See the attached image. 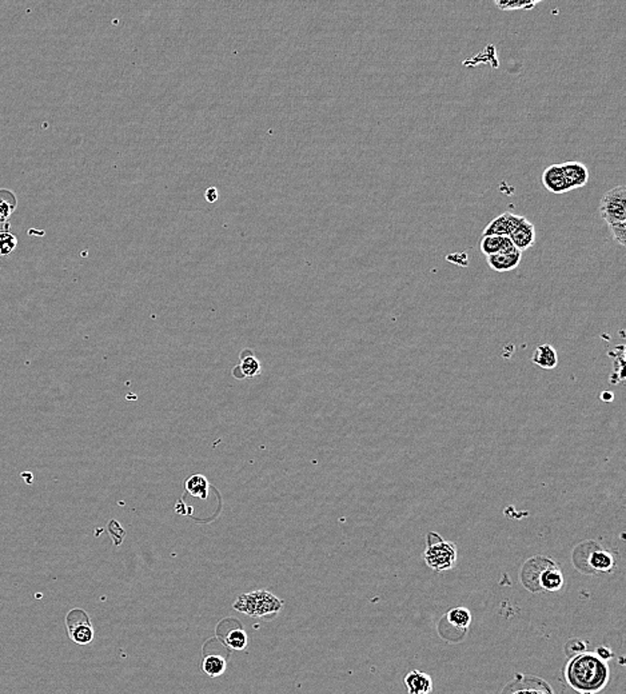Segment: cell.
I'll return each mask as SVG.
<instances>
[{
    "instance_id": "6da1fadb",
    "label": "cell",
    "mask_w": 626,
    "mask_h": 694,
    "mask_svg": "<svg viewBox=\"0 0 626 694\" xmlns=\"http://www.w3.org/2000/svg\"><path fill=\"white\" fill-rule=\"evenodd\" d=\"M565 679L577 693L597 694L608 685L611 669L608 661L596 653H580L571 657L565 669Z\"/></svg>"
},
{
    "instance_id": "7a4b0ae2",
    "label": "cell",
    "mask_w": 626,
    "mask_h": 694,
    "mask_svg": "<svg viewBox=\"0 0 626 694\" xmlns=\"http://www.w3.org/2000/svg\"><path fill=\"white\" fill-rule=\"evenodd\" d=\"M571 561L576 569L587 576L609 574L617 568V561L612 552L601 547L594 541L578 543L573 550Z\"/></svg>"
},
{
    "instance_id": "3957f363",
    "label": "cell",
    "mask_w": 626,
    "mask_h": 694,
    "mask_svg": "<svg viewBox=\"0 0 626 694\" xmlns=\"http://www.w3.org/2000/svg\"><path fill=\"white\" fill-rule=\"evenodd\" d=\"M283 601L267 590H254L236 599L234 609L252 618L274 620L283 609Z\"/></svg>"
},
{
    "instance_id": "277c9868",
    "label": "cell",
    "mask_w": 626,
    "mask_h": 694,
    "mask_svg": "<svg viewBox=\"0 0 626 694\" xmlns=\"http://www.w3.org/2000/svg\"><path fill=\"white\" fill-rule=\"evenodd\" d=\"M423 559L430 569L442 573L453 569L457 562V549L453 542L445 541L438 533L430 531L426 537Z\"/></svg>"
},
{
    "instance_id": "5b68a950",
    "label": "cell",
    "mask_w": 626,
    "mask_h": 694,
    "mask_svg": "<svg viewBox=\"0 0 626 694\" xmlns=\"http://www.w3.org/2000/svg\"><path fill=\"white\" fill-rule=\"evenodd\" d=\"M472 624V613L466 608H453L438 624V633L447 642H461L466 637Z\"/></svg>"
},
{
    "instance_id": "8992f818",
    "label": "cell",
    "mask_w": 626,
    "mask_h": 694,
    "mask_svg": "<svg viewBox=\"0 0 626 694\" xmlns=\"http://www.w3.org/2000/svg\"><path fill=\"white\" fill-rule=\"evenodd\" d=\"M599 210L602 221L606 224L626 222L625 186H615L602 195Z\"/></svg>"
},
{
    "instance_id": "52a82bcc",
    "label": "cell",
    "mask_w": 626,
    "mask_h": 694,
    "mask_svg": "<svg viewBox=\"0 0 626 694\" xmlns=\"http://www.w3.org/2000/svg\"><path fill=\"white\" fill-rule=\"evenodd\" d=\"M557 564L552 558L546 555H534L529 558L519 573V580L522 585L531 592V593H540L541 587L540 583L543 578V573Z\"/></svg>"
},
{
    "instance_id": "ba28073f",
    "label": "cell",
    "mask_w": 626,
    "mask_h": 694,
    "mask_svg": "<svg viewBox=\"0 0 626 694\" xmlns=\"http://www.w3.org/2000/svg\"><path fill=\"white\" fill-rule=\"evenodd\" d=\"M501 694H554L552 686L546 681L529 676V674H515V679L509 681Z\"/></svg>"
},
{
    "instance_id": "9c48e42d",
    "label": "cell",
    "mask_w": 626,
    "mask_h": 694,
    "mask_svg": "<svg viewBox=\"0 0 626 694\" xmlns=\"http://www.w3.org/2000/svg\"><path fill=\"white\" fill-rule=\"evenodd\" d=\"M67 629L71 639L79 645H87L94 639V627L91 625V621L88 615L81 609H74L69 613L67 620Z\"/></svg>"
},
{
    "instance_id": "30bf717a",
    "label": "cell",
    "mask_w": 626,
    "mask_h": 694,
    "mask_svg": "<svg viewBox=\"0 0 626 694\" xmlns=\"http://www.w3.org/2000/svg\"><path fill=\"white\" fill-rule=\"evenodd\" d=\"M524 219V217L517 215L515 212L505 211L497 218H494L491 222L487 224L485 230L482 231V236H509L519 222Z\"/></svg>"
},
{
    "instance_id": "8fae6325",
    "label": "cell",
    "mask_w": 626,
    "mask_h": 694,
    "mask_svg": "<svg viewBox=\"0 0 626 694\" xmlns=\"http://www.w3.org/2000/svg\"><path fill=\"white\" fill-rule=\"evenodd\" d=\"M543 184L547 191L553 194H564L571 191L569 183L566 181L564 168L561 165H552L545 168L543 174Z\"/></svg>"
},
{
    "instance_id": "7c38bea8",
    "label": "cell",
    "mask_w": 626,
    "mask_h": 694,
    "mask_svg": "<svg viewBox=\"0 0 626 694\" xmlns=\"http://www.w3.org/2000/svg\"><path fill=\"white\" fill-rule=\"evenodd\" d=\"M509 239L515 245V249L522 252V251L530 249L534 242H536V227L533 223L529 222L525 217L519 222V224L515 229V231L509 236Z\"/></svg>"
},
{
    "instance_id": "4fadbf2b",
    "label": "cell",
    "mask_w": 626,
    "mask_h": 694,
    "mask_svg": "<svg viewBox=\"0 0 626 694\" xmlns=\"http://www.w3.org/2000/svg\"><path fill=\"white\" fill-rule=\"evenodd\" d=\"M479 247L486 257L496 254H515L518 251L512 243V240L509 239V236H482Z\"/></svg>"
},
{
    "instance_id": "5bb4252c",
    "label": "cell",
    "mask_w": 626,
    "mask_h": 694,
    "mask_svg": "<svg viewBox=\"0 0 626 694\" xmlns=\"http://www.w3.org/2000/svg\"><path fill=\"white\" fill-rule=\"evenodd\" d=\"M226 624H227L226 632H219V637L222 639L223 644L233 651H245L249 644V637L243 630V627L236 621L231 622L233 626H230V621H226Z\"/></svg>"
},
{
    "instance_id": "9a60e30c",
    "label": "cell",
    "mask_w": 626,
    "mask_h": 694,
    "mask_svg": "<svg viewBox=\"0 0 626 694\" xmlns=\"http://www.w3.org/2000/svg\"><path fill=\"white\" fill-rule=\"evenodd\" d=\"M561 166L564 168V172H565V177L569 183L571 190L581 189L587 184L589 170L584 163L577 162V161H571V162L562 163Z\"/></svg>"
},
{
    "instance_id": "2e32d148",
    "label": "cell",
    "mask_w": 626,
    "mask_h": 694,
    "mask_svg": "<svg viewBox=\"0 0 626 694\" xmlns=\"http://www.w3.org/2000/svg\"><path fill=\"white\" fill-rule=\"evenodd\" d=\"M404 685L410 694H430L434 688L432 677L421 670L410 672L404 679Z\"/></svg>"
},
{
    "instance_id": "e0dca14e",
    "label": "cell",
    "mask_w": 626,
    "mask_h": 694,
    "mask_svg": "<svg viewBox=\"0 0 626 694\" xmlns=\"http://www.w3.org/2000/svg\"><path fill=\"white\" fill-rule=\"evenodd\" d=\"M522 259V252L517 251L515 254H496L486 257L487 264L490 266L491 270L497 273H508L517 268V266L521 264Z\"/></svg>"
},
{
    "instance_id": "ac0fdd59",
    "label": "cell",
    "mask_w": 626,
    "mask_h": 694,
    "mask_svg": "<svg viewBox=\"0 0 626 694\" xmlns=\"http://www.w3.org/2000/svg\"><path fill=\"white\" fill-rule=\"evenodd\" d=\"M531 361L533 363H536L537 366L546 369V370L556 369L557 365H558V354H557L556 348L549 343L540 345L534 350Z\"/></svg>"
},
{
    "instance_id": "d6986e66",
    "label": "cell",
    "mask_w": 626,
    "mask_h": 694,
    "mask_svg": "<svg viewBox=\"0 0 626 694\" xmlns=\"http://www.w3.org/2000/svg\"><path fill=\"white\" fill-rule=\"evenodd\" d=\"M562 586H564L562 571L559 569L558 564H554L553 566H550L543 573L541 583H540L541 592H552L553 593V592L561 590Z\"/></svg>"
},
{
    "instance_id": "ffe728a7",
    "label": "cell",
    "mask_w": 626,
    "mask_h": 694,
    "mask_svg": "<svg viewBox=\"0 0 626 694\" xmlns=\"http://www.w3.org/2000/svg\"><path fill=\"white\" fill-rule=\"evenodd\" d=\"M247 353L249 354H246V351H243V354L240 355L239 365L233 372V373H238V372L240 373L238 379H243L246 376H255V375L261 373V363L254 357V354L251 351H247Z\"/></svg>"
},
{
    "instance_id": "44dd1931",
    "label": "cell",
    "mask_w": 626,
    "mask_h": 694,
    "mask_svg": "<svg viewBox=\"0 0 626 694\" xmlns=\"http://www.w3.org/2000/svg\"><path fill=\"white\" fill-rule=\"evenodd\" d=\"M18 206V199L13 191L0 189V223L7 224L10 222L15 208Z\"/></svg>"
},
{
    "instance_id": "7402d4cb",
    "label": "cell",
    "mask_w": 626,
    "mask_h": 694,
    "mask_svg": "<svg viewBox=\"0 0 626 694\" xmlns=\"http://www.w3.org/2000/svg\"><path fill=\"white\" fill-rule=\"evenodd\" d=\"M226 667H227L226 660L223 658L222 655H218V654H210L207 657H205V660L202 662L203 673H206L211 679L222 676Z\"/></svg>"
},
{
    "instance_id": "603a6c76",
    "label": "cell",
    "mask_w": 626,
    "mask_h": 694,
    "mask_svg": "<svg viewBox=\"0 0 626 694\" xmlns=\"http://www.w3.org/2000/svg\"><path fill=\"white\" fill-rule=\"evenodd\" d=\"M209 481L206 477L200 475V474H195V475H191L187 481H186V489L187 491L194 496V497H198V498H202L205 500L209 494Z\"/></svg>"
},
{
    "instance_id": "cb8c5ba5",
    "label": "cell",
    "mask_w": 626,
    "mask_h": 694,
    "mask_svg": "<svg viewBox=\"0 0 626 694\" xmlns=\"http://www.w3.org/2000/svg\"><path fill=\"white\" fill-rule=\"evenodd\" d=\"M540 0L537 1H500L496 0L494 4L502 10V11H510V10H531L534 8Z\"/></svg>"
},
{
    "instance_id": "d4e9b609",
    "label": "cell",
    "mask_w": 626,
    "mask_h": 694,
    "mask_svg": "<svg viewBox=\"0 0 626 694\" xmlns=\"http://www.w3.org/2000/svg\"><path fill=\"white\" fill-rule=\"evenodd\" d=\"M16 246H18V239L14 234H11L10 231L0 233V257L11 254Z\"/></svg>"
},
{
    "instance_id": "484cf974",
    "label": "cell",
    "mask_w": 626,
    "mask_h": 694,
    "mask_svg": "<svg viewBox=\"0 0 626 694\" xmlns=\"http://www.w3.org/2000/svg\"><path fill=\"white\" fill-rule=\"evenodd\" d=\"M611 233H612L613 239L620 243L621 246H625L626 245V222L624 223H612V224H608Z\"/></svg>"
},
{
    "instance_id": "4316f807",
    "label": "cell",
    "mask_w": 626,
    "mask_h": 694,
    "mask_svg": "<svg viewBox=\"0 0 626 694\" xmlns=\"http://www.w3.org/2000/svg\"><path fill=\"white\" fill-rule=\"evenodd\" d=\"M585 649H586V644L583 642L581 639H569V642L566 644L565 652L571 658L580 653H584Z\"/></svg>"
},
{
    "instance_id": "83f0119b",
    "label": "cell",
    "mask_w": 626,
    "mask_h": 694,
    "mask_svg": "<svg viewBox=\"0 0 626 694\" xmlns=\"http://www.w3.org/2000/svg\"><path fill=\"white\" fill-rule=\"evenodd\" d=\"M218 198H219V194H218V190H217L215 187H210V189L206 190V193H205V199H206L207 202H210V203L217 202V200H218Z\"/></svg>"
},
{
    "instance_id": "f1b7e54d",
    "label": "cell",
    "mask_w": 626,
    "mask_h": 694,
    "mask_svg": "<svg viewBox=\"0 0 626 694\" xmlns=\"http://www.w3.org/2000/svg\"><path fill=\"white\" fill-rule=\"evenodd\" d=\"M596 654L599 655V658H602V660H605V661H608V660H609V658H611L613 655L612 651H611V649H608V648H606V649H605V648H599Z\"/></svg>"
},
{
    "instance_id": "f546056e",
    "label": "cell",
    "mask_w": 626,
    "mask_h": 694,
    "mask_svg": "<svg viewBox=\"0 0 626 694\" xmlns=\"http://www.w3.org/2000/svg\"><path fill=\"white\" fill-rule=\"evenodd\" d=\"M601 395H602L601 398H602L604 401H612L613 400V394L612 393H609V391H606V393H602Z\"/></svg>"
}]
</instances>
